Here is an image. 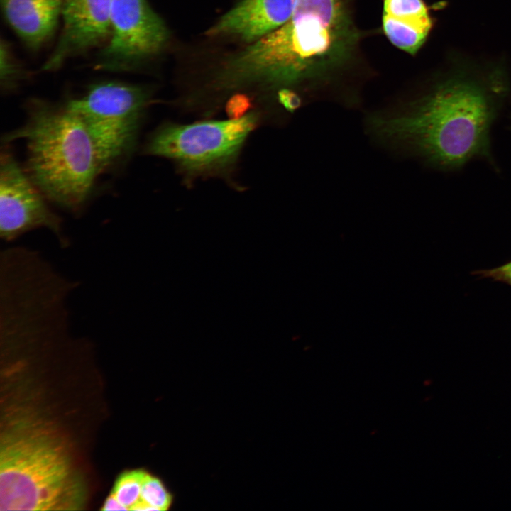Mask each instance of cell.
<instances>
[{"label":"cell","mask_w":511,"mask_h":511,"mask_svg":"<svg viewBox=\"0 0 511 511\" xmlns=\"http://www.w3.org/2000/svg\"><path fill=\"white\" fill-rule=\"evenodd\" d=\"M349 2L297 0L285 24L222 66L214 89L227 94L257 87L278 93L330 76L347 63L359 40Z\"/></svg>","instance_id":"cell-2"},{"label":"cell","mask_w":511,"mask_h":511,"mask_svg":"<svg viewBox=\"0 0 511 511\" xmlns=\"http://www.w3.org/2000/svg\"><path fill=\"white\" fill-rule=\"evenodd\" d=\"M510 126H511V118H510Z\"/></svg>","instance_id":"cell-19"},{"label":"cell","mask_w":511,"mask_h":511,"mask_svg":"<svg viewBox=\"0 0 511 511\" xmlns=\"http://www.w3.org/2000/svg\"><path fill=\"white\" fill-rule=\"evenodd\" d=\"M472 274L480 278L492 279L511 286V260L502 265L486 270L473 272Z\"/></svg>","instance_id":"cell-17"},{"label":"cell","mask_w":511,"mask_h":511,"mask_svg":"<svg viewBox=\"0 0 511 511\" xmlns=\"http://www.w3.org/2000/svg\"><path fill=\"white\" fill-rule=\"evenodd\" d=\"M5 147L0 156V237L12 242L24 233L44 228L62 248L70 243L62 219L48 206L43 193Z\"/></svg>","instance_id":"cell-8"},{"label":"cell","mask_w":511,"mask_h":511,"mask_svg":"<svg viewBox=\"0 0 511 511\" xmlns=\"http://www.w3.org/2000/svg\"><path fill=\"white\" fill-rule=\"evenodd\" d=\"M7 45L1 40V83L4 90L11 89L18 82L20 76V69L9 52Z\"/></svg>","instance_id":"cell-15"},{"label":"cell","mask_w":511,"mask_h":511,"mask_svg":"<svg viewBox=\"0 0 511 511\" xmlns=\"http://www.w3.org/2000/svg\"><path fill=\"white\" fill-rule=\"evenodd\" d=\"M507 93L498 75L456 73L440 79L402 109L374 116L370 125L378 136L402 143L436 169L456 171L482 160L498 170L491 131Z\"/></svg>","instance_id":"cell-1"},{"label":"cell","mask_w":511,"mask_h":511,"mask_svg":"<svg viewBox=\"0 0 511 511\" xmlns=\"http://www.w3.org/2000/svg\"><path fill=\"white\" fill-rule=\"evenodd\" d=\"M432 26L423 0H383L382 27L388 40L410 55L424 43Z\"/></svg>","instance_id":"cell-12"},{"label":"cell","mask_w":511,"mask_h":511,"mask_svg":"<svg viewBox=\"0 0 511 511\" xmlns=\"http://www.w3.org/2000/svg\"><path fill=\"white\" fill-rule=\"evenodd\" d=\"M26 121L2 142L23 139L26 171L45 197L76 211L85 204L102 172L92 138L81 119L65 103L32 99Z\"/></svg>","instance_id":"cell-4"},{"label":"cell","mask_w":511,"mask_h":511,"mask_svg":"<svg viewBox=\"0 0 511 511\" xmlns=\"http://www.w3.org/2000/svg\"><path fill=\"white\" fill-rule=\"evenodd\" d=\"M262 119L252 110L239 119L165 122L148 137L144 153L170 160L187 185L214 177L233 185L243 148Z\"/></svg>","instance_id":"cell-5"},{"label":"cell","mask_w":511,"mask_h":511,"mask_svg":"<svg viewBox=\"0 0 511 511\" xmlns=\"http://www.w3.org/2000/svg\"><path fill=\"white\" fill-rule=\"evenodd\" d=\"M64 0H1L4 16L31 50H38L54 34Z\"/></svg>","instance_id":"cell-11"},{"label":"cell","mask_w":511,"mask_h":511,"mask_svg":"<svg viewBox=\"0 0 511 511\" xmlns=\"http://www.w3.org/2000/svg\"><path fill=\"white\" fill-rule=\"evenodd\" d=\"M168 38L162 19L146 0H112L111 35L97 69L127 72L159 53Z\"/></svg>","instance_id":"cell-7"},{"label":"cell","mask_w":511,"mask_h":511,"mask_svg":"<svg viewBox=\"0 0 511 511\" xmlns=\"http://www.w3.org/2000/svg\"><path fill=\"white\" fill-rule=\"evenodd\" d=\"M111 6L112 0H64L62 29L41 70H56L68 58L104 45L111 35Z\"/></svg>","instance_id":"cell-9"},{"label":"cell","mask_w":511,"mask_h":511,"mask_svg":"<svg viewBox=\"0 0 511 511\" xmlns=\"http://www.w3.org/2000/svg\"><path fill=\"white\" fill-rule=\"evenodd\" d=\"M101 510L104 511L127 510L126 507L123 506L111 493L104 501Z\"/></svg>","instance_id":"cell-18"},{"label":"cell","mask_w":511,"mask_h":511,"mask_svg":"<svg viewBox=\"0 0 511 511\" xmlns=\"http://www.w3.org/2000/svg\"><path fill=\"white\" fill-rule=\"evenodd\" d=\"M226 111L230 119H239L251 111L252 102L244 94H235L225 104Z\"/></svg>","instance_id":"cell-16"},{"label":"cell","mask_w":511,"mask_h":511,"mask_svg":"<svg viewBox=\"0 0 511 511\" xmlns=\"http://www.w3.org/2000/svg\"><path fill=\"white\" fill-rule=\"evenodd\" d=\"M141 500L153 507L155 510H167L172 499L160 480L148 473L141 487Z\"/></svg>","instance_id":"cell-14"},{"label":"cell","mask_w":511,"mask_h":511,"mask_svg":"<svg viewBox=\"0 0 511 511\" xmlns=\"http://www.w3.org/2000/svg\"><path fill=\"white\" fill-rule=\"evenodd\" d=\"M150 102L146 87L105 81L65 104L85 126L103 172L132 153Z\"/></svg>","instance_id":"cell-6"},{"label":"cell","mask_w":511,"mask_h":511,"mask_svg":"<svg viewBox=\"0 0 511 511\" xmlns=\"http://www.w3.org/2000/svg\"><path fill=\"white\" fill-rule=\"evenodd\" d=\"M297 0H241L207 32L254 42L285 24Z\"/></svg>","instance_id":"cell-10"},{"label":"cell","mask_w":511,"mask_h":511,"mask_svg":"<svg viewBox=\"0 0 511 511\" xmlns=\"http://www.w3.org/2000/svg\"><path fill=\"white\" fill-rule=\"evenodd\" d=\"M148 473L142 469L125 471L116 479L111 493L126 507L131 508L141 500V490Z\"/></svg>","instance_id":"cell-13"},{"label":"cell","mask_w":511,"mask_h":511,"mask_svg":"<svg viewBox=\"0 0 511 511\" xmlns=\"http://www.w3.org/2000/svg\"><path fill=\"white\" fill-rule=\"evenodd\" d=\"M0 446L1 510H73L85 488L62 431L27 422L5 424Z\"/></svg>","instance_id":"cell-3"}]
</instances>
